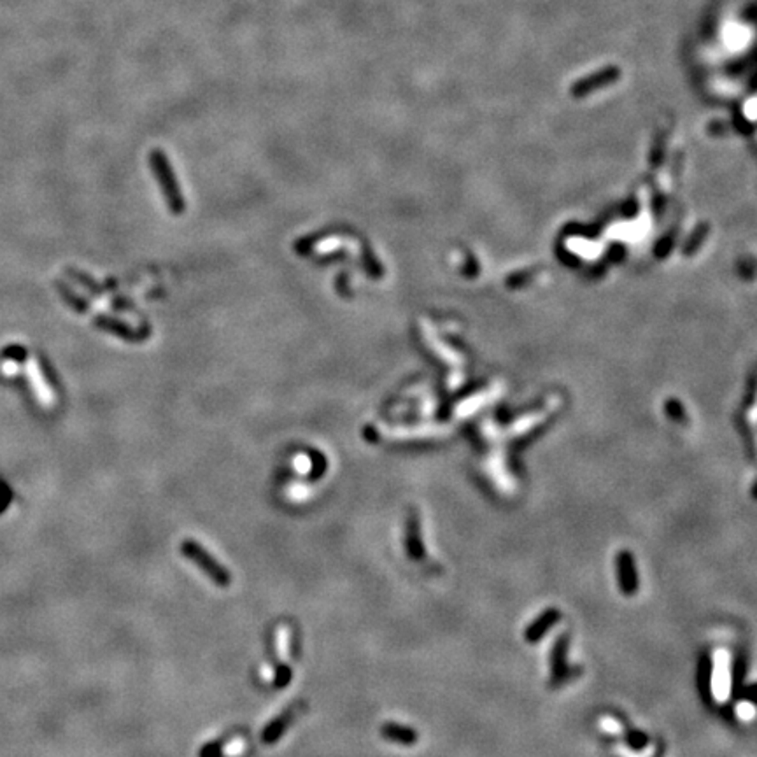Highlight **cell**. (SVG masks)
Here are the masks:
<instances>
[{
    "instance_id": "obj_8",
    "label": "cell",
    "mask_w": 757,
    "mask_h": 757,
    "mask_svg": "<svg viewBox=\"0 0 757 757\" xmlns=\"http://www.w3.org/2000/svg\"><path fill=\"white\" fill-rule=\"evenodd\" d=\"M30 376H32V378H34V386H35V391H37L39 398H41L42 402H46V403L53 402V396H51L49 388L46 386L44 377H41L37 365H35L34 362H30Z\"/></svg>"
},
{
    "instance_id": "obj_2",
    "label": "cell",
    "mask_w": 757,
    "mask_h": 757,
    "mask_svg": "<svg viewBox=\"0 0 757 757\" xmlns=\"http://www.w3.org/2000/svg\"><path fill=\"white\" fill-rule=\"evenodd\" d=\"M305 708H307L305 701H294L290 707L284 708L275 719H272L270 722L265 726L263 733H261V741H263L265 745H274Z\"/></svg>"
},
{
    "instance_id": "obj_4",
    "label": "cell",
    "mask_w": 757,
    "mask_h": 757,
    "mask_svg": "<svg viewBox=\"0 0 757 757\" xmlns=\"http://www.w3.org/2000/svg\"><path fill=\"white\" fill-rule=\"evenodd\" d=\"M615 566H617L619 573V585H621V591L626 596H633L638 589V577H636V566L633 554H629L628 551L619 552V556L615 558Z\"/></svg>"
},
{
    "instance_id": "obj_6",
    "label": "cell",
    "mask_w": 757,
    "mask_h": 757,
    "mask_svg": "<svg viewBox=\"0 0 757 757\" xmlns=\"http://www.w3.org/2000/svg\"><path fill=\"white\" fill-rule=\"evenodd\" d=\"M286 657V629H279L278 633V661H275V673H274V686L278 689H284L287 687V684L291 682V673L290 664H287Z\"/></svg>"
},
{
    "instance_id": "obj_9",
    "label": "cell",
    "mask_w": 757,
    "mask_h": 757,
    "mask_svg": "<svg viewBox=\"0 0 757 757\" xmlns=\"http://www.w3.org/2000/svg\"><path fill=\"white\" fill-rule=\"evenodd\" d=\"M228 745H230L228 744V740H221V741H214V744L203 745V747L200 749L198 757H223L225 749H227Z\"/></svg>"
},
{
    "instance_id": "obj_3",
    "label": "cell",
    "mask_w": 757,
    "mask_h": 757,
    "mask_svg": "<svg viewBox=\"0 0 757 757\" xmlns=\"http://www.w3.org/2000/svg\"><path fill=\"white\" fill-rule=\"evenodd\" d=\"M405 552L414 563L426 561L423 527H421L419 514L414 508L409 512L405 520Z\"/></svg>"
},
{
    "instance_id": "obj_7",
    "label": "cell",
    "mask_w": 757,
    "mask_h": 757,
    "mask_svg": "<svg viewBox=\"0 0 757 757\" xmlns=\"http://www.w3.org/2000/svg\"><path fill=\"white\" fill-rule=\"evenodd\" d=\"M558 619H559V614L556 612V610H552V609L545 610V612L542 614L537 621H533L530 626H527V629H526L527 642H538V640H540L542 636H544L545 633H547L549 629L556 624Z\"/></svg>"
},
{
    "instance_id": "obj_5",
    "label": "cell",
    "mask_w": 757,
    "mask_h": 757,
    "mask_svg": "<svg viewBox=\"0 0 757 757\" xmlns=\"http://www.w3.org/2000/svg\"><path fill=\"white\" fill-rule=\"evenodd\" d=\"M381 734L384 740L395 741V744L405 745V747H412V745H416V741L419 740V734H417V731L414 729V727L400 722L382 724Z\"/></svg>"
},
{
    "instance_id": "obj_1",
    "label": "cell",
    "mask_w": 757,
    "mask_h": 757,
    "mask_svg": "<svg viewBox=\"0 0 757 757\" xmlns=\"http://www.w3.org/2000/svg\"><path fill=\"white\" fill-rule=\"evenodd\" d=\"M179 551L193 565L198 566L216 585L228 588L232 584V571L225 565H221L216 556L210 554L200 542L186 538V540L181 542Z\"/></svg>"
}]
</instances>
